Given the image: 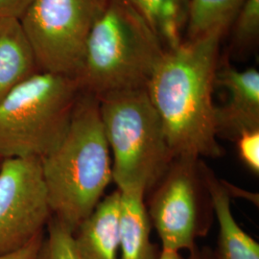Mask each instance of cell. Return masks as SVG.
I'll return each instance as SVG.
<instances>
[{"mask_svg": "<svg viewBox=\"0 0 259 259\" xmlns=\"http://www.w3.org/2000/svg\"><path fill=\"white\" fill-rule=\"evenodd\" d=\"M233 21L235 46L248 48L253 45L259 34V0H245Z\"/></svg>", "mask_w": 259, "mask_h": 259, "instance_id": "obj_17", "label": "cell"}, {"mask_svg": "<svg viewBox=\"0 0 259 259\" xmlns=\"http://www.w3.org/2000/svg\"><path fill=\"white\" fill-rule=\"evenodd\" d=\"M157 259H185L179 250L161 249Z\"/></svg>", "mask_w": 259, "mask_h": 259, "instance_id": "obj_22", "label": "cell"}, {"mask_svg": "<svg viewBox=\"0 0 259 259\" xmlns=\"http://www.w3.org/2000/svg\"><path fill=\"white\" fill-rule=\"evenodd\" d=\"M152 223L139 191H120L119 259H157L159 251L151 241Z\"/></svg>", "mask_w": 259, "mask_h": 259, "instance_id": "obj_13", "label": "cell"}, {"mask_svg": "<svg viewBox=\"0 0 259 259\" xmlns=\"http://www.w3.org/2000/svg\"><path fill=\"white\" fill-rule=\"evenodd\" d=\"M245 0H189L185 29L188 40L211 32L224 33Z\"/></svg>", "mask_w": 259, "mask_h": 259, "instance_id": "obj_15", "label": "cell"}, {"mask_svg": "<svg viewBox=\"0 0 259 259\" xmlns=\"http://www.w3.org/2000/svg\"><path fill=\"white\" fill-rule=\"evenodd\" d=\"M166 49L129 2L110 0L87 42L75 78L82 93L101 97L145 88Z\"/></svg>", "mask_w": 259, "mask_h": 259, "instance_id": "obj_3", "label": "cell"}, {"mask_svg": "<svg viewBox=\"0 0 259 259\" xmlns=\"http://www.w3.org/2000/svg\"><path fill=\"white\" fill-rule=\"evenodd\" d=\"M204 175L213 214L219 226L212 259H259V244L236 222L232 214L231 194L225 183L204 163Z\"/></svg>", "mask_w": 259, "mask_h": 259, "instance_id": "obj_11", "label": "cell"}, {"mask_svg": "<svg viewBox=\"0 0 259 259\" xmlns=\"http://www.w3.org/2000/svg\"><path fill=\"white\" fill-rule=\"evenodd\" d=\"M110 0H34L19 19L39 72L76 78L87 42Z\"/></svg>", "mask_w": 259, "mask_h": 259, "instance_id": "obj_6", "label": "cell"}, {"mask_svg": "<svg viewBox=\"0 0 259 259\" xmlns=\"http://www.w3.org/2000/svg\"><path fill=\"white\" fill-rule=\"evenodd\" d=\"M41 166L52 216L74 232L113 182L96 96L80 93L65 138Z\"/></svg>", "mask_w": 259, "mask_h": 259, "instance_id": "obj_2", "label": "cell"}, {"mask_svg": "<svg viewBox=\"0 0 259 259\" xmlns=\"http://www.w3.org/2000/svg\"><path fill=\"white\" fill-rule=\"evenodd\" d=\"M120 191L107 195L73 232L81 259H119Z\"/></svg>", "mask_w": 259, "mask_h": 259, "instance_id": "obj_10", "label": "cell"}, {"mask_svg": "<svg viewBox=\"0 0 259 259\" xmlns=\"http://www.w3.org/2000/svg\"><path fill=\"white\" fill-rule=\"evenodd\" d=\"M0 162H1V159H0Z\"/></svg>", "mask_w": 259, "mask_h": 259, "instance_id": "obj_23", "label": "cell"}, {"mask_svg": "<svg viewBox=\"0 0 259 259\" xmlns=\"http://www.w3.org/2000/svg\"><path fill=\"white\" fill-rule=\"evenodd\" d=\"M215 87L228 93L222 106L215 108L218 138L235 141L246 132L259 130V72L250 67L238 70L230 65L217 69Z\"/></svg>", "mask_w": 259, "mask_h": 259, "instance_id": "obj_9", "label": "cell"}, {"mask_svg": "<svg viewBox=\"0 0 259 259\" xmlns=\"http://www.w3.org/2000/svg\"><path fill=\"white\" fill-rule=\"evenodd\" d=\"M52 216L41 159L0 162V255L19 250L42 233Z\"/></svg>", "mask_w": 259, "mask_h": 259, "instance_id": "obj_8", "label": "cell"}, {"mask_svg": "<svg viewBox=\"0 0 259 259\" xmlns=\"http://www.w3.org/2000/svg\"><path fill=\"white\" fill-rule=\"evenodd\" d=\"M81 90L76 79L37 72L0 101V159H42L68 130Z\"/></svg>", "mask_w": 259, "mask_h": 259, "instance_id": "obj_5", "label": "cell"}, {"mask_svg": "<svg viewBox=\"0 0 259 259\" xmlns=\"http://www.w3.org/2000/svg\"><path fill=\"white\" fill-rule=\"evenodd\" d=\"M188 259H212V253L207 249H202L195 245L194 248L189 250Z\"/></svg>", "mask_w": 259, "mask_h": 259, "instance_id": "obj_21", "label": "cell"}, {"mask_svg": "<svg viewBox=\"0 0 259 259\" xmlns=\"http://www.w3.org/2000/svg\"><path fill=\"white\" fill-rule=\"evenodd\" d=\"M222 32L166 49L146 83L175 157H221L213 91Z\"/></svg>", "mask_w": 259, "mask_h": 259, "instance_id": "obj_1", "label": "cell"}, {"mask_svg": "<svg viewBox=\"0 0 259 259\" xmlns=\"http://www.w3.org/2000/svg\"><path fill=\"white\" fill-rule=\"evenodd\" d=\"M37 259H81L75 247L73 232L51 217L47 224Z\"/></svg>", "mask_w": 259, "mask_h": 259, "instance_id": "obj_16", "label": "cell"}, {"mask_svg": "<svg viewBox=\"0 0 259 259\" xmlns=\"http://www.w3.org/2000/svg\"><path fill=\"white\" fill-rule=\"evenodd\" d=\"M145 19L165 49L182 41L186 26L189 0H126Z\"/></svg>", "mask_w": 259, "mask_h": 259, "instance_id": "obj_14", "label": "cell"}, {"mask_svg": "<svg viewBox=\"0 0 259 259\" xmlns=\"http://www.w3.org/2000/svg\"><path fill=\"white\" fill-rule=\"evenodd\" d=\"M37 72L36 56L20 20L0 19V101Z\"/></svg>", "mask_w": 259, "mask_h": 259, "instance_id": "obj_12", "label": "cell"}, {"mask_svg": "<svg viewBox=\"0 0 259 259\" xmlns=\"http://www.w3.org/2000/svg\"><path fill=\"white\" fill-rule=\"evenodd\" d=\"M98 99L111 151L112 181L121 192L146 195L174 158L146 88L107 93Z\"/></svg>", "mask_w": 259, "mask_h": 259, "instance_id": "obj_4", "label": "cell"}, {"mask_svg": "<svg viewBox=\"0 0 259 259\" xmlns=\"http://www.w3.org/2000/svg\"><path fill=\"white\" fill-rule=\"evenodd\" d=\"M44 236L45 233L42 232L19 250L0 255V259H37Z\"/></svg>", "mask_w": 259, "mask_h": 259, "instance_id": "obj_20", "label": "cell"}, {"mask_svg": "<svg viewBox=\"0 0 259 259\" xmlns=\"http://www.w3.org/2000/svg\"><path fill=\"white\" fill-rule=\"evenodd\" d=\"M234 142L241 161L254 175H258L259 130L243 133Z\"/></svg>", "mask_w": 259, "mask_h": 259, "instance_id": "obj_18", "label": "cell"}, {"mask_svg": "<svg viewBox=\"0 0 259 259\" xmlns=\"http://www.w3.org/2000/svg\"><path fill=\"white\" fill-rule=\"evenodd\" d=\"M34 0H0V19H20Z\"/></svg>", "mask_w": 259, "mask_h": 259, "instance_id": "obj_19", "label": "cell"}, {"mask_svg": "<svg viewBox=\"0 0 259 259\" xmlns=\"http://www.w3.org/2000/svg\"><path fill=\"white\" fill-rule=\"evenodd\" d=\"M149 217L161 249L192 250L210 226L213 209L201 158L175 157L152 189Z\"/></svg>", "mask_w": 259, "mask_h": 259, "instance_id": "obj_7", "label": "cell"}]
</instances>
